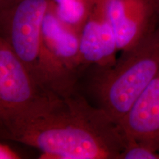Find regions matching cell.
<instances>
[{
  "mask_svg": "<svg viewBox=\"0 0 159 159\" xmlns=\"http://www.w3.org/2000/svg\"><path fill=\"white\" fill-rule=\"evenodd\" d=\"M119 125L129 140L159 152V73Z\"/></svg>",
  "mask_w": 159,
  "mask_h": 159,
  "instance_id": "obj_8",
  "label": "cell"
},
{
  "mask_svg": "<svg viewBox=\"0 0 159 159\" xmlns=\"http://www.w3.org/2000/svg\"><path fill=\"white\" fill-rule=\"evenodd\" d=\"M19 156L7 146L0 144V159L18 158Z\"/></svg>",
  "mask_w": 159,
  "mask_h": 159,
  "instance_id": "obj_11",
  "label": "cell"
},
{
  "mask_svg": "<svg viewBox=\"0 0 159 159\" xmlns=\"http://www.w3.org/2000/svg\"><path fill=\"white\" fill-rule=\"evenodd\" d=\"M48 5V0H16L0 12V39L41 87L42 26Z\"/></svg>",
  "mask_w": 159,
  "mask_h": 159,
  "instance_id": "obj_4",
  "label": "cell"
},
{
  "mask_svg": "<svg viewBox=\"0 0 159 159\" xmlns=\"http://www.w3.org/2000/svg\"><path fill=\"white\" fill-rule=\"evenodd\" d=\"M40 69L43 89L59 94L77 90L85 71L80 58V33L61 21L49 5L42 26Z\"/></svg>",
  "mask_w": 159,
  "mask_h": 159,
  "instance_id": "obj_3",
  "label": "cell"
},
{
  "mask_svg": "<svg viewBox=\"0 0 159 159\" xmlns=\"http://www.w3.org/2000/svg\"><path fill=\"white\" fill-rule=\"evenodd\" d=\"M95 68L90 89L97 107L120 123L139 97L159 73V33L122 55L111 66Z\"/></svg>",
  "mask_w": 159,
  "mask_h": 159,
  "instance_id": "obj_2",
  "label": "cell"
},
{
  "mask_svg": "<svg viewBox=\"0 0 159 159\" xmlns=\"http://www.w3.org/2000/svg\"><path fill=\"white\" fill-rule=\"evenodd\" d=\"M16 0H0V12L6 8L7 6L14 2Z\"/></svg>",
  "mask_w": 159,
  "mask_h": 159,
  "instance_id": "obj_12",
  "label": "cell"
},
{
  "mask_svg": "<svg viewBox=\"0 0 159 159\" xmlns=\"http://www.w3.org/2000/svg\"><path fill=\"white\" fill-rule=\"evenodd\" d=\"M119 52L114 30L98 0L80 31V58L85 70L105 68L116 61Z\"/></svg>",
  "mask_w": 159,
  "mask_h": 159,
  "instance_id": "obj_7",
  "label": "cell"
},
{
  "mask_svg": "<svg viewBox=\"0 0 159 159\" xmlns=\"http://www.w3.org/2000/svg\"><path fill=\"white\" fill-rule=\"evenodd\" d=\"M7 140L52 159H121L129 142L120 125L77 90L45 91L13 125Z\"/></svg>",
  "mask_w": 159,
  "mask_h": 159,
  "instance_id": "obj_1",
  "label": "cell"
},
{
  "mask_svg": "<svg viewBox=\"0 0 159 159\" xmlns=\"http://www.w3.org/2000/svg\"><path fill=\"white\" fill-rule=\"evenodd\" d=\"M156 30L159 33V11H158V18H157V23H156Z\"/></svg>",
  "mask_w": 159,
  "mask_h": 159,
  "instance_id": "obj_14",
  "label": "cell"
},
{
  "mask_svg": "<svg viewBox=\"0 0 159 159\" xmlns=\"http://www.w3.org/2000/svg\"><path fill=\"white\" fill-rule=\"evenodd\" d=\"M151 3H152L156 7H158L159 11V0H149Z\"/></svg>",
  "mask_w": 159,
  "mask_h": 159,
  "instance_id": "obj_13",
  "label": "cell"
},
{
  "mask_svg": "<svg viewBox=\"0 0 159 159\" xmlns=\"http://www.w3.org/2000/svg\"><path fill=\"white\" fill-rule=\"evenodd\" d=\"M121 159H159V152L147 145L129 140Z\"/></svg>",
  "mask_w": 159,
  "mask_h": 159,
  "instance_id": "obj_10",
  "label": "cell"
},
{
  "mask_svg": "<svg viewBox=\"0 0 159 159\" xmlns=\"http://www.w3.org/2000/svg\"><path fill=\"white\" fill-rule=\"evenodd\" d=\"M96 0H48L49 7L63 23L80 33Z\"/></svg>",
  "mask_w": 159,
  "mask_h": 159,
  "instance_id": "obj_9",
  "label": "cell"
},
{
  "mask_svg": "<svg viewBox=\"0 0 159 159\" xmlns=\"http://www.w3.org/2000/svg\"><path fill=\"white\" fill-rule=\"evenodd\" d=\"M119 51L132 49L155 31L158 9L149 0H98Z\"/></svg>",
  "mask_w": 159,
  "mask_h": 159,
  "instance_id": "obj_6",
  "label": "cell"
},
{
  "mask_svg": "<svg viewBox=\"0 0 159 159\" xmlns=\"http://www.w3.org/2000/svg\"><path fill=\"white\" fill-rule=\"evenodd\" d=\"M45 91L0 39V139H8L13 125Z\"/></svg>",
  "mask_w": 159,
  "mask_h": 159,
  "instance_id": "obj_5",
  "label": "cell"
}]
</instances>
